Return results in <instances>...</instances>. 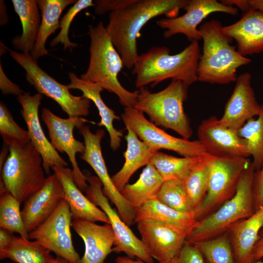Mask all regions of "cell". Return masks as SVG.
Wrapping results in <instances>:
<instances>
[{"mask_svg": "<svg viewBox=\"0 0 263 263\" xmlns=\"http://www.w3.org/2000/svg\"><path fill=\"white\" fill-rule=\"evenodd\" d=\"M188 0H135L126 7L112 12L106 31L121 56L124 66L132 69L139 56L137 39L143 26L154 18L165 15L174 18Z\"/></svg>", "mask_w": 263, "mask_h": 263, "instance_id": "cell-1", "label": "cell"}, {"mask_svg": "<svg viewBox=\"0 0 263 263\" xmlns=\"http://www.w3.org/2000/svg\"><path fill=\"white\" fill-rule=\"evenodd\" d=\"M168 47L154 46L139 55L132 73L135 75V85L140 89L152 87L171 78L188 86L197 81V68L201 55L198 41H193L183 51L170 55Z\"/></svg>", "mask_w": 263, "mask_h": 263, "instance_id": "cell-2", "label": "cell"}, {"mask_svg": "<svg viewBox=\"0 0 263 263\" xmlns=\"http://www.w3.org/2000/svg\"><path fill=\"white\" fill-rule=\"evenodd\" d=\"M199 30L203 45L197 68V81L218 84L236 81L237 69L251 60L231 45L233 39L224 33L219 20L207 21Z\"/></svg>", "mask_w": 263, "mask_h": 263, "instance_id": "cell-3", "label": "cell"}, {"mask_svg": "<svg viewBox=\"0 0 263 263\" xmlns=\"http://www.w3.org/2000/svg\"><path fill=\"white\" fill-rule=\"evenodd\" d=\"M88 35L91 38L90 61L87 71L80 78L97 83L103 89L115 94L125 107H134L138 91L130 92L119 81L118 75L124 66L106 27L101 21L95 26L90 25Z\"/></svg>", "mask_w": 263, "mask_h": 263, "instance_id": "cell-4", "label": "cell"}, {"mask_svg": "<svg viewBox=\"0 0 263 263\" xmlns=\"http://www.w3.org/2000/svg\"><path fill=\"white\" fill-rule=\"evenodd\" d=\"M188 87L180 80H172L164 89L156 93L143 87L139 89L134 107L147 114L156 126L171 129L188 139L192 130L183 106Z\"/></svg>", "mask_w": 263, "mask_h": 263, "instance_id": "cell-5", "label": "cell"}, {"mask_svg": "<svg viewBox=\"0 0 263 263\" xmlns=\"http://www.w3.org/2000/svg\"><path fill=\"white\" fill-rule=\"evenodd\" d=\"M254 171L251 162L243 172L233 197L211 214L198 221L186 242L193 244L223 234L254 212L252 192Z\"/></svg>", "mask_w": 263, "mask_h": 263, "instance_id": "cell-6", "label": "cell"}, {"mask_svg": "<svg viewBox=\"0 0 263 263\" xmlns=\"http://www.w3.org/2000/svg\"><path fill=\"white\" fill-rule=\"evenodd\" d=\"M0 172L5 189L20 204L38 191L46 178L42 157L31 141L22 147L9 148Z\"/></svg>", "mask_w": 263, "mask_h": 263, "instance_id": "cell-7", "label": "cell"}, {"mask_svg": "<svg viewBox=\"0 0 263 263\" xmlns=\"http://www.w3.org/2000/svg\"><path fill=\"white\" fill-rule=\"evenodd\" d=\"M251 162L248 158L211 155L207 194L194 212L197 221L211 214L233 197L243 172Z\"/></svg>", "mask_w": 263, "mask_h": 263, "instance_id": "cell-8", "label": "cell"}, {"mask_svg": "<svg viewBox=\"0 0 263 263\" xmlns=\"http://www.w3.org/2000/svg\"><path fill=\"white\" fill-rule=\"evenodd\" d=\"M10 55L26 71V78L41 94L55 100L69 117L87 116L91 100L71 94L67 85L58 82L43 71L30 53H19L6 47Z\"/></svg>", "mask_w": 263, "mask_h": 263, "instance_id": "cell-9", "label": "cell"}, {"mask_svg": "<svg viewBox=\"0 0 263 263\" xmlns=\"http://www.w3.org/2000/svg\"><path fill=\"white\" fill-rule=\"evenodd\" d=\"M121 118L126 129L132 130L141 140L157 150H172L183 157H200L210 154L198 140L190 141L168 134L148 120L143 113L134 107H125Z\"/></svg>", "mask_w": 263, "mask_h": 263, "instance_id": "cell-10", "label": "cell"}, {"mask_svg": "<svg viewBox=\"0 0 263 263\" xmlns=\"http://www.w3.org/2000/svg\"><path fill=\"white\" fill-rule=\"evenodd\" d=\"M89 185L86 189V196L107 216L114 237L115 243L113 252L124 253L127 256L138 258L147 263H153L150 256L141 239H139L122 220L119 214L112 207L108 198L103 192L102 184L95 176H87Z\"/></svg>", "mask_w": 263, "mask_h": 263, "instance_id": "cell-11", "label": "cell"}, {"mask_svg": "<svg viewBox=\"0 0 263 263\" xmlns=\"http://www.w3.org/2000/svg\"><path fill=\"white\" fill-rule=\"evenodd\" d=\"M77 129L84 138L85 146L84 153L79 157L95 172L102 183L103 193L116 207L122 220L129 226L133 225L136 209L125 199L114 184L102 154L101 141L105 134L104 130L99 129L93 133L90 127L85 124Z\"/></svg>", "mask_w": 263, "mask_h": 263, "instance_id": "cell-12", "label": "cell"}, {"mask_svg": "<svg viewBox=\"0 0 263 263\" xmlns=\"http://www.w3.org/2000/svg\"><path fill=\"white\" fill-rule=\"evenodd\" d=\"M72 221L69 207L63 199L46 220L29 233V239L37 241L56 256L70 263H81L73 243Z\"/></svg>", "mask_w": 263, "mask_h": 263, "instance_id": "cell-13", "label": "cell"}, {"mask_svg": "<svg viewBox=\"0 0 263 263\" xmlns=\"http://www.w3.org/2000/svg\"><path fill=\"white\" fill-rule=\"evenodd\" d=\"M41 118L48 130L52 145L57 151L66 153L75 184L81 191L86 190L88 186L87 176L81 171L76 159L77 153H84L85 146L84 143L75 138L73 132L75 127L77 129L87 121L81 117L62 118L46 108L42 110Z\"/></svg>", "mask_w": 263, "mask_h": 263, "instance_id": "cell-14", "label": "cell"}, {"mask_svg": "<svg viewBox=\"0 0 263 263\" xmlns=\"http://www.w3.org/2000/svg\"><path fill=\"white\" fill-rule=\"evenodd\" d=\"M186 13L174 18H164L156 21L157 25L165 30L164 37L168 38L176 34H183L192 42L202 39L198 25L208 15L223 12L232 15L238 14V9L216 0H188L183 8Z\"/></svg>", "mask_w": 263, "mask_h": 263, "instance_id": "cell-15", "label": "cell"}, {"mask_svg": "<svg viewBox=\"0 0 263 263\" xmlns=\"http://www.w3.org/2000/svg\"><path fill=\"white\" fill-rule=\"evenodd\" d=\"M137 224L142 242L150 256L159 263L176 256L189 234L183 228L154 220H142Z\"/></svg>", "mask_w": 263, "mask_h": 263, "instance_id": "cell-16", "label": "cell"}, {"mask_svg": "<svg viewBox=\"0 0 263 263\" xmlns=\"http://www.w3.org/2000/svg\"><path fill=\"white\" fill-rule=\"evenodd\" d=\"M42 98L39 93L31 95L24 92L17 99L21 106L20 114L26 124L30 141L42 157L45 173L49 174L54 168L66 167L68 163L54 148L40 125L38 109Z\"/></svg>", "mask_w": 263, "mask_h": 263, "instance_id": "cell-17", "label": "cell"}, {"mask_svg": "<svg viewBox=\"0 0 263 263\" xmlns=\"http://www.w3.org/2000/svg\"><path fill=\"white\" fill-rule=\"evenodd\" d=\"M198 140L207 152L217 157L249 156L244 139L238 131L223 125L216 116L203 120L197 129Z\"/></svg>", "mask_w": 263, "mask_h": 263, "instance_id": "cell-18", "label": "cell"}, {"mask_svg": "<svg viewBox=\"0 0 263 263\" xmlns=\"http://www.w3.org/2000/svg\"><path fill=\"white\" fill-rule=\"evenodd\" d=\"M64 197L63 188L56 175H49L42 187L24 202L21 214L28 233L46 220Z\"/></svg>", "mask_w": 263, "mask_h": 263, "instance_id": "cell-19", "label": "cell"}, {"mask_svg": "<svg viewBox=\"0 0 263 263\" xmlns=\"http://www.w3.org/2000/svg\"><path fill=\"white\" fill-rule=\"evenodd\" d=\"M251 75L244 73L238 76L233 91L220 119L225 126L238 131L246 122L262 112L251 85Z\"/></svg>", "mask_w": 263, "mask_h": 263, "instance_id": "cell-20", "label": "cell"}, {"mask_svg": "<svg viewBox=\"0 0 263 263\" xmlns=\"http://www.w3.org/2000/svg\"><path fill=\"white\" fill-rule=\"evenodd\" d=\"M72 226L84 243L81 263H105L115 243L111 225L106 223L100 225L87 220L75 219H72Z\"/></svg>", "mask_w": 263, "mask_h": 263, "instance_id": "cell-21", "label": "cell"}, {"mask_svg": "<svg viewBox=\"0 0 263 263\" xmlns=\"http://www.w3.org/2000/svg\"><path fill=\"white\" fill-rule=\"evenodd\" d=\"M223 31L235 40L243 56L263 53V12L249 10L235 23L223 26Z\"/></svg>", "mask_w": 263, "mask_h": 263, "instance_id": "cell-22", "label": "cell"}, {"mask_svg": "<svg viewBox=\"0 0 263 263\" xmlns=\"http://www.w3.org/2000/svg\"><path fill=\"white\" fill-rule=\"evenodd\" d=\"M53 170L62 185L64 200L69 207L72 219L110 224L105 213L82 193L75 182L72 169L67 167H55Z\"/></svg>", "mask_w": 263, "mask_h": 263, "instance_id": "cell-23", "label": "cell"}, {"mask_svg": "<svg viewBox=\"0 0 263 263\" xmlns=\"http://www.w3.org/2000/svg\"><path fill=\"white\" fill-rule=\"evenodd\" d=\"M263 228V206L249 217L233 225L227 232L236 263L251 262L253 249Z\"/></svg>", "mask_w": 263, "mask_h": 263, "instance_id": "cell-24", "label": "cell"}, {"mask_svg": "<svg viewBox=\"0 0 263 263\" xmlns=\"http://www.w3.org/2000/svg\"><path fill=\"white\" fill-rule=\"evenodd\" d=\"M70 83L67 85L69 89H77L82 93V96L92 101L97 107L100 116L99 126L104 127L108 131L110 138V147L113 150H117L120 146L122 132L116 130L113 125L115 120L120 118L115 112L108 107L101 96L103 88L99 84L86 81L78 78L73 72L68 73Z\"/></svg>", "mask_w": 263, "mask_h": 263, "instance_id": "cell-25", "label": "cell"}, {"mask_svg": "<svg viewBox=\"0 0 263 263\" xmlns=\"http://www.w3.org/2000/svg\"><path fill=\"white\" fill-rule=\"evenodd\" d=\"M127 149L124 153L125 163L122 168L112 177V180L121 192L133 173L139 168L147 166L155 153L158 151L140 140L130 129H126Z\"/></svg>", "mask_w": 263, "mask_h": 263, "instance_id": "cell-26", "label": "cell"}, {"mask_svg": "<svg viewBox=\"0 0 263 263\" xmlns=\"http://www.w3.org/2000/svg\"><path fill=\"white\" fill-rule=\"evenodd\" d=\"M15 12L22 25V34L12 40L14 48L22 53L31 54L38 33L41 19L36 0H12Z\"/></svg>", "mask_w": 263, "mask_h": 263, "instance_id": "cell-27", "label": "cell"}, {"mask_svg": "<svg viewBox=\"0 0 263 263\" xmlns=\"http://www.w3.org/2000/svg\"><path fill=\"white\" fill-rule=\"evenodd\" d=\"M75 0H38L41 12V21L32 57L37 60L40 56L48 55L45 43L49 36L60 28L59 19L63 10L68 5L75 4Z\"/></svg>", "mask_w": 263, "mask_h": 263, "instance_id": "cell-28", "label": "cell"}, {"mask_svg": "<svg viewBox=\"0 0 263 263\" xmlns=\"http://www.w3.org/2000/svg\"><path fill=\"white\" fill-rule=\"evenodd\" d=\"M150 220L183 228L189 232L197 223L192 213L177 211L164 205L156 198L149 200L136 209L134 224Z\"/></svg>", "mask_w": 263, "mask_h": 263, "instance_id": "cell-29", "label": "cell"}, {"mask_svg": "<svg viewBox=\"0 0 263 263\" xmlns=\"http://www.w3.org/2000/svg\"><path fill=\"white\" fill-rule=\"evenodd\" d=\"M51 252L37 241L14 236L0 248V260L9 259L17 263H53Z\"/></svg>", "mask_w": 263, "mask_h": 263, "instance_id": "cell-30", "label": "cell"}, {"mask_svg": "<svg viewBox=\"0 0 263 263\" xmlns=\"http://www.w3.org/2000/svg\"><path fill=\"white\" fill-rule=\"evenodd\" d=\"M163 181L154 167L149 164L142 171L138 179L132 184H126L121 193L136 209L149 200L156 197Z\"/></svg>", "mask_w": 263, "mask_h": 263, "instance_id": "cell-31", "label": "cell"}, {"mask_svg": "<svg viewBox=\"0 0 263 263\" xmlns=\"http://www.w3.org/2000/svg\"><path fill=\"white\" fill-rule=\"evenodd\" d=\"M205 156L179 158L157 151L149 164L154 167L164 181L178 180L183 182L192 169Z\"/></svg>", "mask_w": 263, "mask_h": 263, "instance_id": "cell-32", "label": "cell"}, {"mask_svg": "<svg viewBox=\"0 0 263 263\" xmlns=\"http://www.w3.org/2000/svg\"><path fill=\"white\" fill-rule=\"evenodd\" d=\"M0 227L20 236L29 239L20 209L19 201L5 189L0 181Z\"/></svg>", "mask_w": 263, "mask_h": 263, "instance_id": "cell-33", "label": "cell"}, {"mask_svg": "<svg viewBox=\"0 0 263 263\" xmlns=\"http://www.w3.org/2000/svg\"><path fill=\"white\" fill-rule=\"evenodd\" d=\"M210 156V154L206 156L192 169L183 181L193 209V214L207 194L209 181Z\"/></svg>", "mask_w": 263, "mask_h": 263, "instance_id": "cell-34", "label": "cell"}, {"mask_svg": "<svg viewBox=\"0 0 263 263\" xmlns=\"http://www.w3.org/2000/svg\"><path fill=\"white\" fill-rule=\"evenodd\" d=\"M258 116L257 119L248 120L238 131L239 136L245 141L249 156L253 158L254 171L263 165V106Z\"/></svg>", "mask_w": 263, "mask_h": 263, "instance_id": "cell-35", "label": "cell"}, {"mask_svg": "<svg viewBox=\"0 0 263 263\" xmlns=\"http://www.w3.org/2000/svg\"><path fill=\"white\" fill-rule=\"evenodd\" d=\"M192 244L199 249L205 263H236L227 232Z\"/></svg>", "mask_w": 263, "mask_h": 263, "instance_id": "cell-36", "label": "cell"}, {"mask_svg": "<svg viewBox=\"0 0 263 263\" xmlns=\"http://www.w3.org/2000/svg\"><path fill=\"white\" fill-rule=\"evenodd\" d=\"M156 198L175 210L193 213V207L182 181L178 180L163 181Z\"/></svg>", "mask_w": 263, "mask_h": 263, "instance_id": "cell-37", "label": "cell"}, {"mask_svg": "<svg viewBox=\"0 0 263 263\" xmlns=\"http://www.w3.org/2000/svg\"><path fill=\"white\" fill-rule=\"evenodd\" d=\"M0 134L4 144L9 148L22 147L30 141L27 131L15 121L5 104L0 103Z\"/></svg>", "mask_w": 263, "mask_h": 263, "instance_id": "cell-38", "label": "cell"}, {"mask_svg": "<svg viewBox=\"0 0 263 263\" xmlns=\"http://www.w3.org/2000/svg\"><path fill=\"white\" fill-rule=\"evenodd\" d=\"M94 6L92 0H78L71 7L60 21V31L58 35L50 42V46L54 47L60 43L63 45L64 50H71L77 45L72 42L69 38V27L74 18L82 10L89 7Z\"/></svg>", "mask_w": 263, "mask_h": 263, "instance_id": "cell-39", "label": "cell"}, {"mask_svg": "<svg viewBox=\"0 0 263 263\" xmlns=\"http://www.w3.org/2000/svg\"><path fill=\"white\" fill-rule=\"evenodd\" d=\"M162 263H205L203 256L193 244L185 242L178 254Z\"/></svg>", "mask_w": 263, "mask_h": 263, "instance_id": "cell-40", "label": "cell"}, {"mask_svg": "<svg viewBox=\"0 0 263 263\" xmlns=\"http://www.w3.org/2000/svg\"><path fill=\"white\" fill-rule=\"evenodd\" d=\"M135 0H95L94 11L98 15L107 12L116 11L133 3Z\"/></svg>", "mask_w": 263, "mask_h": 263, "instance_id": "cell-41", "label": "cell"}, {"mask_svg": "<svg viewBox=\"0 0 263 263\" xmlns=\"http://www.w3.org/2000/svg\"><path fill=\"white\" fill-rule=\"evenodd\" d=\"M252 192L255 212L263 206V165L260 169L254 171Z\"/></svg>", "mask_w": 263, "mask_h": 263, "instance_id": "cell-42", "label": "cell"}, {"mask_svg": "<svg viewBox=\"0 0 263 263\" xmlns=\"http://www.w3.org/2000/svg\"><path fill=\"white\" fill-rule=\"evenodd\" d=\"M0 68V89L3 94H13L19 96L23 94L24 92L20 87L13 83L7 77L2 69L1 64Z\"/></svg>", "mask_w": 263, "mask_h": 263, "instance_id": "cell-43", "label": "cell"}, {"mask_svg": "<svg viewBox=\"0 0 263 263\" xmlns=\"http://www.w3.org/2000/svg\"><path fill=\"white\" fill-rule=\"evenodd\" d=\"M263 258V228L261 229L251 253V262L259 261Z\"/></svg>", "mask_w": 263, "mask_h": 263, "instance_id": "cell-44", "label": "cell"}, {"mask_svg": "<svg viewBox=\"0 0 263 263\" xmlns=\"http://www.w3.org/2000/svg\"><path fill=\"white\" fill-rule=\"evenodd\" d=\"M220 2L225 5L232 7L235 5L244 12L250 10L248 0H220Z\"/></svg>", "mask_w": 263, "mask_h": 263, "instance_id": "cell-45", "label": "cell"}, {"mask_svg": "<svg viewBox=\"0 0 263 263\" xmlns=\"http://www.w3.org/2000/svg\"><path fill=\"white\" fill-rule=\"evenodd\" d=\"M14 233L7 230L0 229V248L6 246L11 240L14 235Z\"/></svg>", "mask_w": 263, "mask_h": 263, "instance_id": "cell-46", "label": "cell"}, {"mask_svg": "<svg viewBox=\"0 0 263 263\" xmlns=\"http://www.w3.org/2000/svg\"><path fill=\"white\" fill-rule=\"evenodd\" d=\"M250 10L263 12V0H248Z\"/></svg>", "mask_w": 263, "mask_h": 263, "instance_id": "cell-47", "label": "cell"}, {"mask_svg": "<svg viewBox=\"0 0 263 263\" xmlns=\"http://www.w3.org/2000/svg\"><path fill=\"white\" fill-rule=\"evenodd\" d=\"M115 263H147L141 260H133L128 256H118L115 259Z\"/></svg>", "mask_w": 263, "mask_h": 263, "instance_id": "cell-48", "label": "cell"}, {"mask_svg": "<svg viewBox=\"0 0 263 263\" xmlns=\"http://www.w3.org/2000/svg\"><path fill=\"white\" fill-rule=\"evenodd\" d=\"M53 263H69V262H68L66 260H65V259H64L61 258V257L56 256L55 258L54 262H53Z\"/></svg>", "mask_w": 263, "mask_h": 263, "instance_id": "cell-49", "label": "cell"}, {"mask_svg": "<svg viewBox=\"0 0 263 263\" xmlns=\"http://www.w3.org/2000/svg\"><path fill=\"white\" fill-rule=\"evenodd\" d=\"M248 263H263V261L259 260L257 261H254V262Z\"/></svg>", "mask_w": 263, "mask_h": 263, "instance_id": "cell-50", "label": "cell"}]
</instances>
